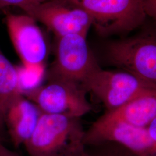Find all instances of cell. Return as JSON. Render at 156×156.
Returning <instances> with one entry per match:
<instances>
[{
  "label": "cell",
  "mask_w": 156,
  "mask_h": 156,
  "mask_svg": "<svg viewBox=\"0 0 156 156\" xmlns=\"http://www.w3.org/2000/svg\"><path fill=\"white\" fill-rule=\"evenodd\" d=\"M80 119L42 113L24 145L29 156H74L85 150Z\"/></svg>",
  "instance_id": "1"
},
{
  "label": "cell",
  "mask_w": 156,
  "mask_h": 156,
  "mask_svg": "<svg viewBox=\"0 0 156 156\" xmlns=\"http://www.w3.org/2000/svg\"><path fill=\"white\" fill-rule=\"evenodd\" d=\"M86 12L102 37L128 33L142 26L147 16L142 0H57Z\"/></svg>",
  "instance_id": "2"
},
{
  "label": "cell",
  "mask_w": 156,
  "mask_h": 156,
  "mask_svg": "<svg viewBox=\"0 0 156 156\" xmlns=\"http://www.w3.org/2000/svg\"><path fill=\"white\" fill-rule=\"evenodd\" d=\"M22 93L45 114L80 119L92 109L83 86L69 80L47 77L45 83Z\"/></svg>",
  "instance_id": "3"
},
{
  "label": "cell",
  "mask_w": 156,
  "mask_h": 156,
  "mask_svg": "<svg viewBox=\"0 0 156 156\" xmlns=\"http://www.w3.org/2000/svg\"><path fill=\"white\" fill-rule=\"evenodd\" d=\"M106 61L156 87V34H140L110 42Z\"/></svg>",
  "instance_id": "4"
},
{
  "label": "cell",
  "mask_w": 156,
  "mask_h": 156,
  "mask_svg": "<svg viewBox=\"0 0 156 156\" xmlns=\"http://www.w3.org/2000/svg\"><path fill=\"white\" fill-rule=\"evenodd\" d=\"M87 36L72 34L56 38L55 58L47 77L82 84L100 68L87 42Z\"/></svg>",
  "instance_id": "5"
},
{
  "label": "cell",
  "mask_w": 156,
  "mask_h": 156,
  "mask_svg": "<svg viewBox=\"0 0 156 156\" xmlns=\"http://www.w3.org/2000/svg\"><path fill=\"white\" fill-rule=\"evenodd\" d=\"M87 92H90L111 111L122 106L134 98L156 87L143 81L130 73L98 69L83 84Z\"/></svg>",
  "instance_id": "6"
},
{
  "label": "cell",
  "mask_w": 156,
  "mask_h": 156,
  "mask_svg": "<svg viewBox=\"0 0 156 156\" xmlns=\"http://www.w3.org/2000/svg\"><path fill=\"white\" fill-rule=\"evenodd\" d=\"M5 13V21L8 34L23 67L28 69L44 68L50 48L37 21L27 14Z\"/></svg>",
  "instance_id": "7"
},
{
  "label": "cell",
  "mask_w": 156,
  "mask_h": 156,
  "mask_svg": "<svg viewBox=\"0 0 156 156\" xmlns=\"http://www.w3.org/2000/svg\"><path fill=\"white\" fill-rule=\"evenodd\" d=\"M115 142L123 145L136 156H156V140L147 128L136 127L98 119L86 131L85 145Z\"/></svg>",
  "instance_id": "8"
},
{
  "label": "cell",
  "mask_w": 156,
  "mask_h": 156,
  "mask_svg": "<svg viewBox=\"0 0 156 156\" xmlns=\"http://www.w3.org/2000/svg\"><path fill=\"white\" fill-rule=\"evenodd\" d=\"M26 14L44 24L56 38L72 34L87 36L93 26V20L86 12L57 0H46Z\"/></svg>",
  "instance_id": "9"
},
{
  "label": "cell",
  "mask_w": 156,
  "mask_h": 156,
  "mask_svg": "<svg viewBox=\"0 0 156 156\" xmlns=\"http://www.w3.org/2000/svg\"><path fill=\"white\" fill-rule=\"evenodd\" d=\"M42 112L22 93L12 102L6 112V131L15 147L24 146L33 134Z\"/></svg>",
  "instance_id": "10"
},
{
  "label": "cell",
  "mask_w": 156,
  "mask_h": 156,
  "mask_svg": "<svg viewBox=\"0 0 156 156\" xmlns=\"http://www.w3.org/2000/svg\"><path fill=\"white\" fill-rule=\"evenodd\" d=\"M156 116V89L134 98L116 109L106 112L100 119L146 128Z\"/></svg>",
  "instance_id": "11"
},
{
  "label": "cell",
  "mask_w": 156,
  "mask_h": 156,
  "mask_svg": "<svg viewBox=\"0 0 156 156\" xmlns=\"http://www.w3.org/2000/svg\"><path fill=\"white\" fill-rule=\"evenodd\" d=\"M21 75L20 69L8 59L0 48V140L2 141L6 131V112L23 90Z\"/></svg>",
  "instance_id": "12"
},
{
  "label": "cell",
  "mask_w": 156,
  "mask_h": 156,
  "mask_svg": "<svg viewBox=\"0 0 156 156\" xmlns=\"http://www.w3.org/2000/svg\"><path fill=\"white\" fill-rule=\"evenodd\" d=\"M46 0H0V12L6 11L8 8L16 7L26 14Z\"/></svg>",
  "instance_id": "13"
},
{
  "label": "cell",
  "mask_w": 156,
  "mask_h": 156,
  "mask_svg": "<svg viewBox=\"0 0 156 156\" xmlns=\"http://www.w3.org/2000/svg\"><path fill=\"white\" fill-rule=\"evenodd\" d=\"M146 16L151 17L156 22V0H142Z\"/></svg>",
  "instance_id": "14"
},
{
  "label": "cell",
  "mask_w": 156,
  "mask_h": 156,
  "mask_svg": "<svg viewBox=\"0 0 156 156\" xmlns=\"http://www.w3.org/2000/svg\"><path fill=\"white\" fill-rule=\"evenodd\" d=\"M0 156H22L17 153L11 151L4 145L2 143L0 144Z\"/></svg>",
  "instance_id": "15"
},
{
  "label": "cell",
  "mask_w": 156,
  "mask_h": 156,
  "mask_svg": "<svg viewBox=\"0 0 156 156\" xmlns=\"http://www.w3.org/2000/svg\"><path fill=\"white\" fill-rule=\"evenodd\" d=\"M146 128L151 136L156 140V116Z\"/></svg>",
  "instance_id": "16"
},
{
  "label": "cell",
  "mask_w": 156,
  "mask_h": 156,
  "mask_svg": "<svg viewBox=\"0 0 156 156\" xmlns=\"http://www.w3.org/2000/svg\"><path fill=\"white\" fill-rule=\"evenodd\" d=\"M74 156H113L111 155H105V154H91L89 153H87L86 149L83 151L75 155Z\"/></svg>",
  "instance_id": "17"
},
{
  "label": "cell",
  "mask_w": 156,
  "mask_h": 156,
  "mask_svg": "<svg viewBox=\"0 0 156 156\" xmlns=\"http://www.w3.org/2000/svg\"><path fill=\"white\" fill-rule=\"evenodd\" d=\"M1 143H2V141L1 140H0V144H1Z\"/></svg>",
  "instance_id": "18"
}]
</instances>
